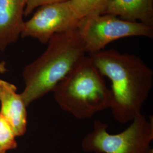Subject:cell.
I'll list each match as a JSON object with an SVG mask.
<instances>
[{
    "label": "cell",
    "instance_id": "cell-1",
    "mask_svg": "<svg viewBox=\"0 0 153 153\" xmlns=\"http://www.w3.org/2000/svg\"><path fill=\"white\" fill-rule=\"evenodd\" d=\"M88 56L112 83L110 109L115 120L126 124L141 114L153 88L152 69L140 57L116 49H103Z\"/></svg>",
    "mask_w": 153,
    "mask_h": 153
},
{
    "label": "cell",
    "instance_id": "cell-7",
    "mask_svg": "<svg viewBox=\"0 0 153 153\" xmlns=\"http://www.w3.org/2000/svg\"><path fill=\"white\" fill-rule=\"evenodd\" d=\"M16 90L14 84L0 79V115L11 126L16 137H21L27 131V106Z\"/></svg>",
    "mask_w": 153,
    "mask_h": 153
},
{
    "label": "cell",
    "instance_id": "cell-11",
    "mask_svg": "<svg viewBox=\"0 0 153 153\" xmlns=\"http://www.w3.org/2000/svg\"><path fill=\"white\" fill-rule=\"evenodd\" d=\"M16 137L11 126L0 115V153L17 148Z\"/></svg>",
    "mask_w": 153,
    "mask_h": 153
},
{
    "label": "cell",
    "instance_id": "cell-4",
    "mask_svg": "<svg viewBox=\"0 0 153 153\" xmlns=\"http://www.w3.org/2000/svg\"><path fill=\"white\" fill-rule=\"evenodd\" d=\"M108 126L100 121L94 123L93 130L83 137L81 147L95 153H147L153 140V118L148 120L142 114L131 121L125 131L112 134Z\"/></svg>",
    "mask_w": 153,
    "mask_h": 153
},
{
    "label": "cell",
    "instance_id": "cell-12",
    "mask_svg": "<svg viewBox=\"0 0 153 153\" xmlns=\"http://www.w3.org/2000/svg\"><path fill=\"white\" fill-rule=\"evenodd\" d=\"M68 1L69 0H25L24 16H27L30 15L35 9L41 6L55 3L66 2Z\"/></svg>",
    "mask_w": 153,
    "mask_h": 153
},
{
    "label": "cell",
    "instance_id": "cell-3",
    "mask_svg": "<svg viewBox=\"0 0 153 153\" xmlns=\"http://www.w3.org/2000/svg\"><path fill=\"white\" fill-rule=\"evenodd\" d=\"M52 92L61 108L79 120L88 119L110 108L111 104V90L88 55Z\"/></svg>",
    "mask_w": 153,
    "mask_h": 153
},
{
    "label": "cell",
    "instance_id": "cell-10",
    "mask_svg": "<svg viewBox=\"0 0 153 153\" xmlns=\"http://www.w3.org/2000/svg\"><path fill=\"white\" fill-rule=\"evenodd\" d=\"M110 0H69L68 2L76 17L83 19L103 14Z\"/></svg>",
    "mask_w": 153,
    "mask_h": 153
},
{
    "label": "cell",
    "instance_id": "cell-13",
    "mask_svg": "<svg viewBox=\"0 0 153 153\" xmlns=\"http://www.w3.org/2000/svg\"><path fill=\"white\" fill-rule=\"evenodd\" d=\"M7 71V68H6V63L5 61H2L0 62V73L4 74Z\"/></svg>",
    "mask_w": 153,
    "mask_h": 153
},
{
    "label": "cell",
    "instance_id": "cell-2",
    "mask_svg": "<svg viewBox=\"0 0 153 153\" xmlns=\"http://www.w3.org/2000/svg\"><path fill=\"white\" fill-rule=\"evenodd\" d=\"M47 44L42 55L23 71L25 87L21 95L27 107L52 91L88 54L77 27L55 34Z\"/></svg>",
    "mask_w": 153,
    "mask_h": 153
},
{
    "label": "cell",
    "instance_id": "cell-8",
    "mask_svg": "<svg viewBox=\"0 0 153 153\" xmlns=\"http://www.w3.org/2000/svg\"><path fill=\"white\" fill-rule=\"evenodd\" d=\"M25 0H0V51L16 42L24 25Z\"/></svg>",
    "mask_w": 153,
    "mask_h": 153
},
{
    "label": "cell",
    "instance_id": "cell-9",
    "mask_svg": "<svg viewBox=\"0 0 153 153\" xmlns=\"http://www.w3.org/2000/svg\"><path fill=\"white\" fill-rule=\"evenodd\" d=\"M104 14L153 26V0H110Z\"/></svg>",
    "mask_w": 153,
    "mask_h": 153
},
{
    "label": "cell",
    "instance_id": "cell-5",
    "mask_svg": "<svg viewBox=\"0 0 153 153\" xmlns=\"http://www.w3.org/2000/svg\"><path fill=\"white\" fill-rule=\"evenodd\" d=\"M77 30L88 55L104 49L109 43L120 39L153 37V26L125 21L109 14L86 17L79 22Z\"/></svg>",
    "mask_w": 153,
    "mask_h": 153
},
{
    "label": "cell",
    "instance_id": "cell-14",
    "mask_svg": "<svg viewBox=\"0 0 153 153\" xmlns=\"http://www.w3.org/2000/svg\"><path fill=\"white\" fill-rule=\"evenodd\" d=\"M147 153H153V150L152 148H150Z\"/></svg>",
    "mask_w": 153,
    "mask_h": 153
},
{
    "label": "cell",
    "instance_id": "cell-6",
    "mask_svg": "<svg viewBox=\"0 0 153 153\" xmlns=\"http://www.w3.org/2000/svg\"><path fill=\"white\" fill-rule=\"evenodd\" d=\"M80 21L68 1L43 6L25 22L21 36L47 44L54 35L76 27Z\"/></svg>",
    "mask_w": 153,
    "mask_h": 153
}]
</instances>
